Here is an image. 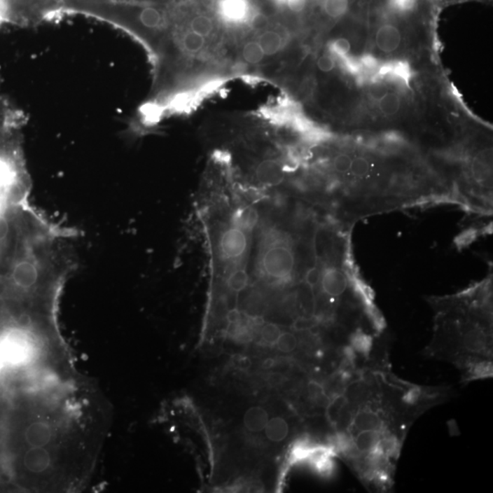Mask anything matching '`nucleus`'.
<instances>
[{
	"label": "nucleus",
	"instance_id": "5701e85b",
	"mask_svg": "<svg viewBox=\"0 0 493 493\" xmlns=\"http://www.w3.org/2000/svg\"><path fill=\"white\" fill-rule=\"evenodd\" d=\"M276 345L279 351L284 352V353H291V352L296 350L297 345H298V341L293 333H284L279 335Z\"/></svg>",
	"mask_w": 493,
	"mask_h": 493
},
{
	"label": "nucleus",
	"instance_id": "7ed1b4c3",
	"mask_svg": "<svg viewBox=\"0 0 493 493\" xmlns=\"http://www.w3.org/2000/svg\"><path fill=\"white\" fill-rule=\"evenodd\" d=\"M321 290L331 298H339L350 289L351 275L344 266L329 264L321 270L320 282Z\"/></svg>",
	"mask_w": 493,
	"mask_h": 493
},
{
	"label": "nucleus",
	"instance_id": "cd10ccee",
	"mask_svg": "<svg viewBox=\"0 0 493 493\" xmlns=\"http://www.w3.org/2000/svg\"><path fill=\"white\" fill-rule=\"evenodd\" d=\"M314 326L315 321L312 320V319H300L294 324L296 330H308L312 328Z\"/></svg>",
	"mask_w": 493,
	"mask_h": 493
},
{
	"label": "nucleus",
	"instance_id": "20e7f679",
	"mask_svg": "<svg viewBox=\"0 0 493 493\" xmlns=\"http://www.w3.org/2000/svg\"><path fill=\"white\" fill-rule=\"evenodd\" d=\"M246 231L231 224L221 234L219 239V252L227 261H239L244 256L248 248Z\"/></svg>",
	"mask_w": 493,
	"mask_h": 493
},
{
	"label": "nucleus",
	"instance_id": "f3484780",
	"mask_svg": "<svg viewBox=\"0 0 493 493\" xmlns=\"http://www.w3.org/2000/svg\"><path fill=\"white\" fill-rule=\"evenodd\" d=\"M401 106V97L395 92H387L378 100V108L386 116H395Z\"/></svg>",
	"mask_w": 493,
	"mask_h": 493
},
{
	"label": "nucleus",
	"instance_id": "4468645a",
	"mask_svg": "<svg viewBox=\"0 0 493 493\" xmlns=\"http://www.w3.org/2000/svg\"><path fill=\"white\" fill-rule=\"evenodd\" d=\"M380 438V431H361L357 433L354 442L361 454H368L375 450Z\"/></svg>",
	"mask_w": 493,
	"mask_h": 493
},
{
	"label": "nucleus",
	"instance_id": "a211bd4d",
	"mask_svg": "<svg viewBox=\"0 0 493 493\" xmlns=\"http://www.w3.org/2000/svg\"><path fill=\"white\" fill-rule=\"evenodd\" d=\"M349 7V0H321V8L332 19L344 16Z\"/></svg>",
	"mask_w": 493,
	"mask_h": 493
},
{
	"label": "nucleus",
	"instance_id": "c85d7f7f",
	"mask_svg": "<svg viewBox=\"0 0 493 493\" xmlns=\"http://www.w3.org/2000/svg\"><path fill=\"white\" fill-rule=\"evenodd\" d=\"M284 375L281 374H272L270 375L269 378H268V382H269L270 386L275 387L281 384L282 382H284Z\"/></svg>",
	"mask_w": 493,
	"mask_h": 493
},
{
	"label": "nucleus",
	"instance_id": "ddd939ff",
	"mask_svg": "<svg viewBox=\"0 0 493 493\" xmlns=\"http://www.w3.org/2000/svg\"><path fill=\"white\" fill-rule=\"evenodd\" d=\"M370 394V387L365 382L356 381L345 390V398L350 405H356L368 401Z\"/></svg>",
	"mask_w": 493,
	"mask_h": 493
},
{
	"label": "nucleus",
	"instance_id": "aec40b11",
	"mask_svg": "<svg viewBox=\"0 0 493 493\" xmlns=\"http://www.w3.org/2000/svg\"><path fill=\"white\" fill-rule=\"evenodd\" d=\"M248 281L249 277L245 269L237 268V269H233L228 275L227 284L231 291L239 293L246 287Z\"/></svg>",
	"mask_w": 493,
	"mask_h": 493
},
{
	"label": "nucleus",
	"instance_id": "f257e3e1",
	"mask_svg": "<svg viewBox=\"0 0 493 493\" xmlns=\"http://www.w3.org/2000/svg\"><path fill=\"white\" fill-rule=\"evenodd\" d=\"M296 268V251L291 237L282 231L268 230L258 254L261 275L272 284H286L293 279Z\"/></svg>",
	"mask_w": 493,
	"mask_h": 493
},
{
	"label": "nucleus",
	"instance_id": "6e6552de",
	"mask_svg": "<svg viewBox=\"0 0 493 493\" xmlns=\"http://www.w3.org/2000/svg\"><path fill=\"white\" fill-rule=\"evenodd\" d=\"M383 419L380 415L370 408H361L354 415L351 428L354 432L380 431L383 428Z\"/></svg>",
	"mask_w": 493,
	"mask_h": 493
},
{
	"label": "nucleus",
	"instance_id": "39448f33",
	"mask_svg": "<svg viewBox=\"0 0 493 493\" xmlns=\"http://www.w3.org/2000/svg\"><path fill=\"white\" fill-rule=\"evenodd\" d=\"M412 77H413V74H412L410 66L407 62L393 61L381 63L375 82L387 80L410 88Z\"/></svg>",
	"mask_w": 493,
	"mask_h": 493
},
{
	"label": "nucleus",
	"instance_id": "9b49d317",
	"mask_svg": "<svg viewBox=\"0 0 493 493\" xmlns=\"http://www.w3.org/2000/svg\"><path fill=\"white\" fill-rule=\"evenodd\" d=\"M256 176L261 183L265 185H277L284 180V167L277 161H263L258 165Z\"/></svg>",
	"mask_w": 493,
	"mask_h": 493
},
{
	"label": "nucleus",
	"instance_id": "a878e982",
	"mask_svg": "<svg viewBox=\"0 0 493 493\" xmlns=\"http://www.w3.org/2000/svg\"><path fill=\"white\" fill-rule=\"evenodd\" d=\"M389 2L396 11L407 12L415 7L417 0H389Z\"/></svg>",
	"mask_w": 493,
	"mask_h": 493
},
{
	"label": "nucleus",
	"instance_id": "f03ea898",
	"mask_svg": "<svg viewBox=\"0 0 493 493\" xmlns=\"http://www.w3.org/2000/svg\"><path fill=\"white\" fill-rule=\"evenodd\" d=\"M168 0H65L66 15H83L110 24L123 12L138 6L161 4Z\"/></svg>",
	"mask_w": 493,
	"mask_h": 493
},
{
	"label": "nucleus",
	"instance_id": "1a4fd4ad",
	"mask_svg": "<svg viewBox=\"0 0 493 493\" xmlns=\"http://www.w3.org/2000/svg\"><path fill=\"white\" fill-rule=\"evenodd\" d=\"M50 452L44 447H32L25 453L23 458L24 467L32 473H43L50 468Z\"/></svg>",
	"mask_w": 493,
	"mask_h": 493
},
{
	"label": "nucleus",
	"instance_id": "bb28decb",
	"mask_svg": "<svg viewBox=\"0 0 493 493\" xmlns=\"http://www.w3.org/2000/svg\"><path fill=\"white\" fill-rule=\"evenodd\" d=\"M234 366L240 370H248L251 366V362L248 357L237 356L233 359Z\"/></svg>",
	"mask_w": 493,
	"mask_h": 493
},
{
	"label": "nucleus",
	"instance_id": "b1692460",
	"mask_svg": "<svg viewBox=\"0 0 493 493\" xmlns=\"http://www.w3.org/2000/svg\"><path fill=\"white\" fill-rule=\"evenodd\" d=\"M281 333V330L276 324H269L261 330V338L268 344H276Z\"/></svg>",
	"mask_w": 493,
	"mask_h": 493
},
{
	"label": "nucleus",
	"instance_id": "2eb2a0df",
	"mask_svg": "<svg viewBox=\"0 0 493 493\" xmlns=\"http://www.w3.org/2000/svg\"><path fill=\"white\" fill-rule=\"evenodd\" d=\"M258 221V216L256 210L252 207H245L236 213L232 218V224L246 232H251L256 226Z\"/></svg>",
	"mask_w": 493,
	"mask_h": 493
},
{
	"label": "nucleus",
	"instance_id": "423d86ee",
	"mask_svg": "<svg viewBox=\"0 0 493 493\" xmlns=\"http://www.w3.org/2000/svg\"><path fill=\"white\" fill-rule=\"evenodd\" d=\"M402 35L398 27L392 24H384L378 28L375 34V44L378 50L384 53H392L401 46Z\"/></svg>",
	"mask_w": 493,
	"mask_h": 493
},
{
	"label": "nucleus",
	"instance_id": "4be33fe9",
	"mask_svg": "<svg viewBox=\"0 0 493 493\" xmlns=\"http://www.w3.org/2000/svg\"><path fill=\"white\" fill-rule=\"evenodd\" d=\"M352 156L347 153H340L333 159L332 167L338 175L344 176L349 170Z\"/></svg>",
	"mask_w": 493,
	"mask_h": 493
},
{
	"label": "nucleus",
	"instance_id": "9d476101",
	"mask_svg": "<svg viewBox=\"0 0 493 493\" xmlns=\"http://www.w3.org/2000/svg\"><path fill=\"white\" fill-rule=\"evenodd\" d=\"M53 436L49 424L43 422H33L26 429L25 440L32 447H44L50 443Z\"/></svg>",
	"mask_w": 493,
	"mask_h": 493
},
{
	"label": "nucleus",
	"instance_id": "dca6fc26",
	"mask_svg": "<svg viewBox=\"0 0 493 493\" xmlns=\"http://www.w3.org/2000/svg\"><path fill=\"white\" fill-rule=\"evenodd\" d=\"M264 431L270 440L279 442L287 438L289 426L287 422L282 417H273L268 422Z\"/></svg>",
	"mask_w": 493,
	"mask_h": 493
},
{
	"label": "nucleus",
	"instance_id": "0eeeda50",
	"mask_svg": "<svg viewBox=\"0 0 493 493\" xmlns=\"http://www.w3.org/2000/svg\"><path fill=\"white\" fill-rule=\"evenodd\" d=\"M468 327L467 331L463 333V347L471 353L485 354L489 347V336L480 326Z\"/></svg>",
	"mask_w": 493,
	"mask_h": 493
},
{
	"label": "nucleus",
	"instance_id": "412c9836",
	"mask_svg": "<svg viewBox=\"0 0 493 493\" xmlns=\"http://www.w3.org/2000/svg\"><path fill=\"white\" fill-rule=\"evenodd\" d=\"M351 44L347 39L340 38L338 40L331 41L328 45V50L331 55L335 57L336 61H339L349 55Z\"/></svg>",
	"mask_w": 493,
	"mask_h": 493
},
{
	"label": "nucleus",
	"instance_id": "c756f323",
	"mask_svg": "<svg viewBox=\"0 0 493 493\" xmlns=\"http://www.w3.org/2000/svg\"><path fill=\"white\" fill-rule=\"evenodd\" d=\"M273 363H275V361H273L272 359H267L266 361H264L263 368L265 369H269L272 368Z\"/></svg>",
	"mask_w": 493,
	"mask_h": 493
},
{
	"label": "nucleus",
	"instance_id": "6ab92c4d",
	"mask_svg": "<svg viewBox=\"0 0 493 493\" xmlns=\"http://www.w3.org/2000/svg\"><path fill=\"white\" fill-rule=\"evenodd\" d=\"M351 348L359 354H368L372 350L373 340L371 336L366 335L362 331L357 330L350 338Z\"/></svg>",
	"mask_w": 493,
	"mask_h": 493
},
{
	"label": "nucleus",
	"instance_id": "f8f14e48",
	"mask_svg": "<svg viewBox=\"0 0 493 493\" xmlns=\"http://www.w3.org/2000/svg\"><path fill=\"white\" fill-rule=\"evenodd\" d=\"M268 422H269V417H268L267 412L263 408L254 407L246 412L244 424L249 431L254 432L263 431L265 429Z\"/></svg>",
	"mask_w": 493,
	"mask_h": 493
},
{
	"label": "nucleus",
	"instance_id": "393cba45",
	"mask_svg": "<svg viewBox=\"0 0 493 493\" xmlns=\"http://www.w3.org/2000/svg\"><path fill=\"white\" fill-rule=\"evenodd\" d=\"M336 60L335 57L328 54H324L318 59L317 66L319 70L324 72L332 71L335 68Z\"/></svg>",
	"mask_w": 493,
	"mask_h": 493
}]
</instances>
